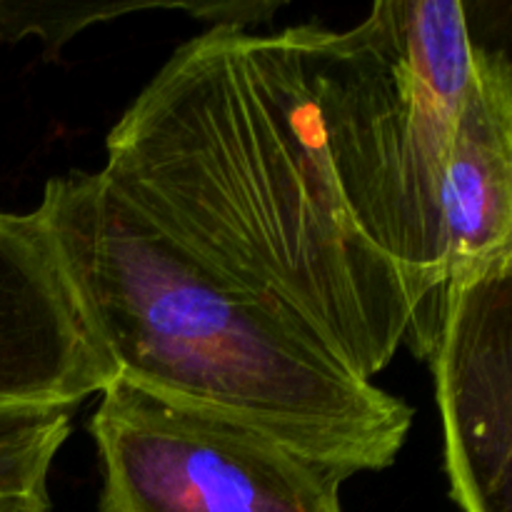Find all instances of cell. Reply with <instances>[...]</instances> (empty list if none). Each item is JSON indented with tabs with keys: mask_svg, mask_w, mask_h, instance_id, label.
Wrapping results in <instances>:
<instances>
[{
	"mask_svg": "<svg viewBox=\"0 0 512 512\" xmlns=\"http://www.w3.org/2000/svg\"><path fill=\"white\" fill-rule=\"evenodd\" d=\"M430 363L455 505L512 512V248L445 283Z\"/></svg>",
	"mask_w": 512,
	"mask_h": 512,
	"instance_id": "5",
	"label": "cell"
},
{
	"mask_svg": "<svg viewBox=\"0 0 512 512\" xmlns=\"http://www.w3.org/2000/svg\"><path fill=\"white\" fill-rule=\"evenodd\" d=\"M98 395V512H340L343 470L240 420L125 378Z\"/></svg>",
	"mask_w": 512,
	"mask_h": 512,
	"instance_id": "4",
	"label": "cell"
},
{
	"mask_svg": "<svg viewBox=\"0 0 512 512\" xmlns=\"http://www.w3.org/2000/svg\"><path fill=\"white\" fill-rule=\"evenodd\" d=\"M113 378L38 213L0 210V408H75Z\"/></svg>",
	"mask_w": 512,
	"mask_h": 512,
	"instance_id": "6",
	"label": "cell"
},
{
	"mask_svg": "<svg viewBox=\"0 0 512 512\" xmlns=\"http://www.w3.org/2000/svg\"><path fill=\"white\" fill-rule=\"evenodd\" d=\"M70 420L73 405L0 408V510L50 512V468Z\"/></svg>",
	"mask_w": 512,
	"mask_h": 512,
	"instance_id": "8",
	"label": "cell"
},
{
	"mask_svg": "<svg viewBox=\"0 0 512 512\" xmlns=\"http://www.w3.org/2000/svg\"><path fill=\"white\" fill-rule=\"evenodd\" d=\"M335 185L360 233L440 318V183L475 48L458 0H385L355 28L303 25Z\"/></svg>",
	"mask_w": 512,
	"mask_h": 512,
	"instance_id": "3",
	"label": "cell"
},
{
	"mask_svg": "<svg viewBox=\"0 0 512 512\" xmlns=\"http://www.w3.org/2000/svg\"><path fill=\"white\" fill-rule=\"evenodd\" d=\"M100 173L163 233L313 348L373 383L440 318L350 218L325 155L303 25L210 28L108 133Z\"/></svg>",
	"mask_w": 512,
	"mask_h": 512,
	"instance_id": "1",
	"label": "cell"
},
{
	"mask_svg": "<svg viewBox=\"0 0 512 512\" xmlns=\"http://www.w3.org/2000/svg\"><path fill=\"white\" fill-rule=\"evenodd\" d=\"M0 512H5V510H0Z\"/></svg>",
	"mask_w": 512,
	"mask_h": 512,
	"instance_id": "10",
	"label": "cell"
},
{
	"mask_svg": "<svg viewBox=\"0 0 512 512\" xmlns=\"http://www.w3.org/2000/svg\"><path fill=\"white\" fill-rule=\"evenodd\" d=\"M445 283L512 248V70L475 48L440 183Z\"/></svg>",
	"mask_w": 512,
	"mask_h": 512,
	"instance_id": "7",
	"label": "cell"
},
{
	"mask_svg": "<svg viewBox=\"0 0 512 512\" xmlns=\"http://www.w3.org/2000/svg\"><path fill=\"white\" fill-rule=\"evenodd\" d=\"M115 378L240 420L348 478L395 463L413 408L340 368L150 223L100 173L35 208Z\"/></svg>",
	"mask_w": 512,
	"mask_h": 512,
	"instance_id": "2",
	"label": "cell"
},
{
	"mask_svg": "<svg viewBox=\"0 0 512 512\" xmlns=\"http://www.w3.org/2000/svg\"><path fill=\"white\" fill-rule=\"evenodd\" d=\"M193 3H0V40H20L23 35H38L48 53H58L75 33L100 20H113L138 10H185Z\"/></svg>",
	"mask_w": 512,
	"mask_h": 512,
	"instance_id": "9",
	"label": "cell"
}]
</instances>
